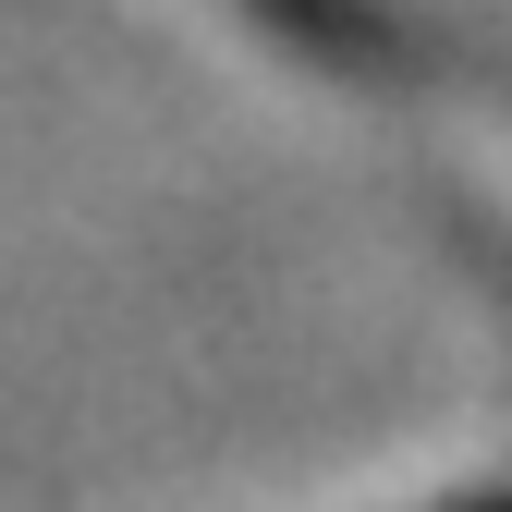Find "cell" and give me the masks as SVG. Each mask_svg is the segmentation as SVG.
Masks as SVG:
<instances>
[{
	"instance_id": "6da1fadb",
	"label": "cell",
	"mask_w": 512,
	"mask_h": 512,
	"mask_svg": "<svg viewBox=\"0 0 512 512\" xmlns=\"http://www.w3.org/2000/svg\"><path fill=\"white\" fill-rule=\"evenodd\" d=\"M244 13L269 25V37H293V49H342V61L391 37V25H378V0H244Z\"/></svg>"
}]
</instances>
